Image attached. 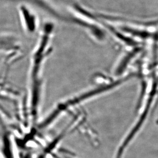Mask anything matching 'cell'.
Listing matches in <instances>:
<instances>
[{"label":"cell","instance_id":"obj_1","mask_svg":"<svg viewBox=\"0 0 158 158\" xmlns=\"http://www.w3.org/2000/svg\"><path fill=\"white\" fill-rule=\"evenodd\" d=\"M19 11L24 30L30 35L35 33L39 26V21L36 14L25 5L20 6Z\"/></svg>","mask_w":158,"mask_h":158}]
</instances>
